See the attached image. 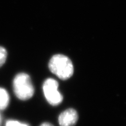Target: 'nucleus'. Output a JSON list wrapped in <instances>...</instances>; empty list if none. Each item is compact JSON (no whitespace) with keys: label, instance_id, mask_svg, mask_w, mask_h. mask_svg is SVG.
I'll use <instances>...</instances> for the list:
<instances>
[{"label":"nucleus","instance_id":"nucleus-8","mask_svg":"<svg viewBox=\"0 0 126 126\" xmlns=\"http://www.w3.org/2000/svg\"><path fill=\"white\" fill-rule=\"evenodd\" d=\"M40 126H54L49 123H43L42 125H41Z\"/></svg>","mask_w":126,"mask_h":126},{"label":"nucleus","instance_id":"nucleus-3","mask_svg":"<svg viewBox=\"0 0 126 126\" xmlns=\"http://www.w3.org/2000/svg\"><path fill=\"white\" fill-rule=\"evenodd\" d=\"M58 82L53 78H48L44 81L43 86V92L46 100L53 106L60 104L63 97L58 91Z\"/></svg>","mask_w":126,"mask_h":126},{"label":"nucleus","instance_id":"nucleus-2","mask_svg":"<svg viewBox=\"0 0 126 126\" xmlns=\"http://www.w3.org/2000/svg\"><path fill=\"white\" fill-rule=\"evenodd\" d=\"M13 90L18 99L28 100L34 93V88L31 79L26 73H19L16 76L13 80Z\"/></svg>","mask_w":126,"mask_h":126},{"label":"nucleus","instance_id":"nucleus-7","mask_svg":"<svg viewBox=\"0 0 126 126\" xmlns=\"http://www.w3.org/2000/svg\"><path fill=\"white\" fill-rule=\"evenodd\" d=\"M5 126H29V125L26 124L21 123L16 120H9L6 121Z\"/></svg>","mask_w":126,"mask_h":126},{"label":"nucleus","instance_id":"nucleus-5","mask_svg":"<svg viewBox=\"0 0 126 126\" xmlns=\"http://www.w3.org/2000/svg\"><path fill=\"white\" fill-rule=\"evenodd\" d=\"M9 104V95L5 89L0 88V110L5 109Z\"/></svg>","mask_w":126,"mask_h":126},{"label":"nucleus","instance_id":"nucleus-1","mask_svg":"<svg viewBox=\"0 0 126 126\" xmlns=\"http://www.w3.org/2000/svg\"><path fill=\"white\" fill-rule=\"evenodd\" d=\"M48 67L51 72L62 80L68 79L74 73L72 61L64 55L57 54L53 56L49 61Z\"/></svg>","mask_w":126,"mask_h":126},{"label":"nucleus","instance_id":"nucleus-4","mask_svg":"<svg viewBox=\"0 0 126 126\" xmlns=\"http://www.w3.org/2000/svg\"><path fill=\"white\" fill-rule=\"evenodd\" d=\"M78 114L74 109H68L61 113L58 117L60 126H74L78 120Z\"/></svg>","mask_w":126,"mask_h":126},{"label":"nucleus","instance_id":"nucleus-9","mask_svg":"<svg viewBox=\"0 0 126 126\" xmlns=\"http://www.w3.org/2000/svg\"><path fill=\"white\" fill-rule=\"evenodd\" d=\"M1 123H2V117L1 114H0V126H1Z\"/></svg>","mask_w":126,"mask_h":126},{"label":"nucleus","instance_id":"nucleus-6","mask_svg":"<svg viewBox=\"0 0 126 126\" xmlns=\"http://www.w3.org/2000/svg\"><path fill=\"white\" fill-rule=\"evenodd\" d=\"M7 52L3 47L0 46V67L4 64L7 58Z\"/></svg>","mask_w":126,"mask_h":126}]
</instances>
